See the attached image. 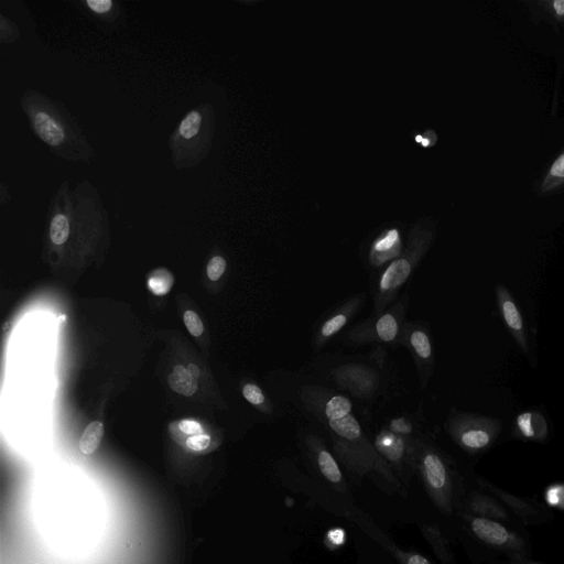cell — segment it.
Here are the masks:
<instances>
[{"label":"cell","mask_w":564,"mask_h":564,"mask_svg":"<svg viewBox=\"0 0 564 564\" xmlns=\"http://www.w3.org/2000/svg\"><path fill=\"white\" fill-rule=\"evenodd\" d=\"M387 427L395 433V434H399V435H403V436H417V435H414V424L413 422L411 421V419H408V417H395V419H392L390 420L389 424L387 425Z\"/></svg>","instance_id":"obj_29"},{"label":"cell","mask_w":564,"mask_h":564,"mask_svg":"<svg viewBox=\"0 0 564 564\" xmlns=\"http://www.w3.org/2000/svg\"><path fill=\"white\" fill-rule=\"evenodd\" d=\"M451 440L469 456L487 453L498 441L500 420L465 411H452L445 422Z\"/></svg>","instance_id":"obj_5"},{"label":"cell","mask_w":564,"mask_h":564,"mask_svg":"<svg viewBox=\"0 0 564 564\" xmlns=\"http://www.w3.org/2000/svg\"><path fill=\"white\" fill-rule=\"evenodd\" d=\"M335 386L360 400H370L382 387L381 373L375 367L347 362L333 368L328 375Z\"/></svg>","instance_id":"obj_8"},{"label":"cell","mask_w":564,"mask_h":564,"mask_svg":"<svg viewBox=\"0 0 564 564\" xmlns=\"http://www.w3.org/2000/svg\"><path fill=\"white\" fill-rule=\"evenodd\" d=\"M495 564H545L535 562L532 557H511L497 561Z\"/></svg>","instance_id":"obj_36"},{"label":"cell","mask_w":564,"mask_h":564,"mask_svg":"<svg viewBox=\"0 0 564 564\" xmlns=\"http://www.w3.org/2000/svg\"><path fill=\"white\" fill-rule=\"evenodd\" d=\"M415 471L437 511L456 518L465 489L474 476L463 475L456 463L426 437L416 436Z\"/></svg>","instance_id":"obj_2"},{"label":"cell","mask_w":564,"mask_h":564,"mask_svg":"<svg viewBox=\"0 0 564 564\" xmlns=\"http://www.w3.org/2000/svg\"><path fill=\"white\" fill-rule=\"evenodd\" d=\"M202 122V117L197 111L189 112L180 124V134L185 139H191L197 134Z\"/></svg>","instance_id":"obj_28"},{"label":"cell","mask_w":564,"mask_h":564,"mask_svg":"<svg viewBox=\"0 0 564 564\" xmlns=\"http://www.w3.org/2000/svg\"><path fill=\"white\" fill-rule=\"evenodd\" d=\"M346 541V532L343 528L329 529L325 535V543L330 549L340 547Z\"/></svg>","instance_id":"obj_32"},{"label":"cell","mask_w":564,"mask_h":564,"mask_svg":"<svg viewBox=\"0 0 564 564\" xmlns=\"http://www.w3.org/2000/svg\"><path fill=\"white\" fill-rule=\"evenodd\" d=\"M355 520L360 527L368 532L378 543L382 545L400 564H432L424 555L399 549L388 536H386L379 528L373 525L365 516L355 514Z\"/></svg>","instance_id":"obj_15"},{"label":"cell","mask_w":564,"mask_h":564,"mask_svg":"<svg viewBox=\"0 0 564 564\" xmlns=\"http://www.w3.org/2000/svg\"><path fill=\"white\" fill-rule=\"evenodd\" d=\"M523 4L534 23H546L555 30L564 29V0H525Z\"/></svg>","instance_id":"obj_16"},{"label":"cell","mask_w":564,"mask_h":564,"mask_svg":"<svg viewBox=\"0 0 564 564\" xmlns=\"http://www.w3.org/2000/svg\"><path fill=\"white\" fill-rule=\"evenodd\" d=\"M302 443L307 459L319 476L335 490L346 494L348 487L339 462L324 438L315 433H305Z\"/></svg>","instance_id":"obj_12"},{"label":"cell","mask_w":564,"mask_h":564,"mask_svg":"<svg viewBox=\"0 0 564 564\" xmlns=\"http://www.w3.org/2000/svg\"><path fill=\"white\" fill-rule=\"evenodd\" d=\"M65 318H66V315L65 314H62L59 317H58V323H64L65 322Z\"/></svg>","instance_id":"obj_38"},{"label":"cell","mask_w":564,"mask_h":564,"mask_svg":"<svg viewBox=\"0 0 564 564\" xmlns=\"http://www.w3.org/2000/svg\"><path fill=\"white\" fill-rule=\"evenodd\" d=\"M514 434L525 441L543 442L547 434L545 420L538 412H523L517 416Z\"/></svg>","instance_id":"obj_20"},{"label":"cell","mask_w":564,"mask_h":564,"mask_svg":"<svg viewBox=\"0 0 564 564\" xmlns=\"http://www.w3.org/2000/svg\"><path fill=\"white\" fill-rule=\"evenodd\" d=\"M209 443L210 437L204 434L189 436L186 440V446L192 451H203L209 446Z\"/></svg>","instance_id":"obj_33"},{"label":"cell","mask_w":564,"mask_h":564,"mask_svg":"<svg viewBox=\"0 0 564 564\" xmlns=\"http://www.w3.org/2000/svg\"><path fill=\"white\" fill-rule=\"evenodd\" d=\"M226 270V260L216 256L212 258L207 264V275L212 281H217Z\"/></svg>","instance_id":"obj_31"},{"label":"cell","mask_w":564,"mask_h":564,"mask_svg":"<svg viewBox=\"0 0 564 564\" xmlns=\"http://www.w3.org/2000/svg\"><path fill=\"white\" fill-rule=\"evenodd\" d=\"M408 306L409 295L404 292L382 313L372 314L366 321L350 327L344 334L343 340L351 346L366 344L400 345Z\"/></svg>","instance_id":"obj_6"},{"label":"cell","mask_w":564,"mask_h":564,"mask_svg":"<svg viewBox=\"0 0 564 564\" xmlns=\"http://www.w3.org/2000/svg\"><path fill=\"white\" fill-rule=\"evenodd\" d=\"M87 4L93 11L104 13L110 9L112 2L110 0H87Z\"/></svg>","instance_id":"obj_35"},{"label":"cell","mask_w":564,"mask_h":564,"mask_svg":"<svg viewBox=\"0 0 564 564\" xmlns=\"http://www.w3.org/2000/svg\"><path fill=\"white\" fill-rule=\"evenodd\" d=\"M11 324L8 322L6 323L3 326H2V330H7L8 328H10Z\"/></svg>","instance_id":"obj_39"},{"label":"cell","mask_w":564,"mask_h":564,"mask_svg":"<svg viewBox=\"0 0 564 564\" xmlns=\"http://www.w3.org/2000/svg\"><path fill=\"white\" fill-rule=\"evenodd\" d=\"M300 398L307 412L328 434L334 455L354 482L376 474L392 491L406 495L403 484L366 435L348 397L324 387L304 384L300 389Z\"/></svg>","instance_id":"obj_1"},{"label":"cell","mask_w":564,"mask_h":564,"mask_svg":"<svg viewBox=\"0 0 564 564\" xmlns=\"http://www.w3.org/2000/svg\"><path fill=\"white\" fill-rule=\"evenodd\" d=\"M415 442L416 436L399 435L387 426L379 430L372 442L403 486L408 485L415 471Z\"/></svg>","instance_id":"obj_7"},{"label":"cell","mask_w":564,"mask_h":564,"mask_svg":"<svg viewBox=\"0 0 564 564\" xmlns=\"http://www.w3.org/2000/svg\"><path fill=\"white\" fill-rule=\"evenodd\" d=\"M34 127L40 138L50 145H57L64 140L62 128L45 112H37Z\"/></svg>","instance_id":"obj_21"},{"label":"cell","mask_w":564,"mask_h":564,"mask_svg":"<svg viewBox=\"0 0 564 564\" xmlns=\"http://www.w3.org/2000/svg\"><path fill=\"white\" fill-rule=\"evenodd\" d=\"M365 300V293L356 294L332 312L317 328L313 338V347L315 349L322 348L335 335L343 330L359 312Z\"/></svg>","instance_id":"obj_13"},{"label":"cell","mask_w":564,"mask_h":564,"mask_svg":"<svg viewBox=\"0 0 564 564\" xmlns=\"http://www.w3.org/2000/svg\"><path fill=\"white\" fill-rule=\"evenodd\" d=\"M104 436V425L94 421L85 429L79 440V449L85 455H90L98 448Z\"/></svg>","instance_id":"obj_23"},{"label":"cell","mask_w":564,"mask_h":564,"mask_svg":"<svg viewBox=\"0 0 564 564\" xmlns=\"http://www.w3.org/2000/svg\"><path fill=\"white\" fill-rule=\"evenodd\" d=\"M420 530L441 564H456L451 543L437 522H423Z\"/></svg>","instance_id":"obj_18"},{"label":"cell","mask_w":564,"mask_h":564,"mask_svg":"<svg viewBox=\"0 0 564 564\" xmlns=\"http://www.w3.org/2000/svg\"><path fill=\"white\" fill-rule=\"evenodd\" d=\"M184 324L187 327L188 332L198 337L203 334L204 325L200 321L199 316L193 311H186L183 316Z\"/></svg>","instance_id":"obj_30"},{"label":"cell","mask_w":564,"mask_h":564,"mask_svg":"<svg viewBox=\"0 0 564 564\" xmlns=\"http://www.w3.org/2000/svg\"><path fill=\"white\" fill-rule=\"evenodd\" d=\"M170 387L177 393L189 397L197 390V379L192 377L184 366H175L169 377Z\"/></svg>","instance_id":"obj_22"},{"label":"cell","mask_w":564,"mask_h":564,"mask_svg":"<svg viewBox=\"0 0 564 564\" xmlns=\"http://www.w3.org/2000/svg\"><path fill=\"white\" fill-rule=\"evenodd\" d=\"M459 512L524 528L500 499L479 485L475 475L465 489Z\"/></svg>","instance_id":"obj_11"},{"label":"cell","mask_w":564,"mask_h":564,"mask_svg":"<svg viewBox=\"0 0 564 564\" xmlns=\"http://www.w3.org/2000/svg\"><path fill=\"white\" fill-rule=\"evenodd\" d=\"M174 283L173 275L165 269H156L149 275L148 288L155 295L166 294Z\"/></svg>","instance_id":"obj_25"},{"label":"cell","mask_w":564,"mask_h":564,"mask_svg":"<svg viewBox=\"0 0 564 564\" xmlns=\"http://www.w3.org/2000/svg\"><path fill=\"white\" fill-rule=\"evenodd\" d=\"M495 294L497 305L506 328L518 347L529 354L528 336L522 314L510 291L501 283L496 284Z\"/></svg>","instance_id":"obj_14"},{"label":"cell","mask_w":564,"mask_h":564,"mask_svg":"<svg viewBox=\"0 0 564 564\" xmlns=\"http://www.w3.org/2000/svg\"><path fill=\"white\" fill-rule=\"evenodd\" d=\"M460 531L473 547L477 564H495L511 557H532V543L527 528L459 512Z\"/></svg>","instance_id":"obj_3"},{"label":"cell","mask_w":564,"mask_h":564,"mask_svg":"<svg viewBox=\"0 0 564 564\" xmlns=\"http://www.w3.org/2000/svg\"><path fill=\"white\" fill-rule=\"evenodd\" d=\"M545 505L550 509L564 511V482H554L545 488Z\"/></svg>","instance_id":"obj_27"},{"label":"cell","mask_w":564,"mask_h":564,"mask_svg":"<svg viewBox=\"0 0 564 564\" xmlns=\"http://www.w3.org/2000/svg\"><path fill=\"white\" fill-rule=\"evenodd\" d=\"M401 254L400 236L397 229H390L380 236L371 246L369 262L378 268Z\"/></svg>","instance_id":"obj_19"},{"label":"cell","mask_w":564,"mask_h":564,"mask_svg":"<svg viewBox=\"0 0 564 564\" xmlns=\"http://www.w3.org/2000/svg\"><path fill=\"white\" fill-rule=\"evenodd\" d=\"M242 395L252 405L259 408L264 413L274 412L272 402L267 398L262 389L253 383L247 382L242 386Z\"/></svg>","instance_id":"obj_24"},{"label":"cell","mask_w":564,"mask_h":564,"mask_svg":"<svg viewBox=\"0 0 564 564\" xmlns=\"http://www.w3.org/2000/svg\"><path fill=\"white\" fill-rule=\"evenodd\" d=\"M430 241L429 232L413 234L408 249L383 269L375 289L373 314L382 313L393 304L401 288L425 254Z\"/></svg>","instance_id":"obj_4"},{"label":"cell","mask_w":564,"mask_h":564,"mask_svg":"<svg viewBox=\"0 0 564 564\" xmlns=\"http://www.w3.org/2000/svg\"><path fill=\"white\" fill-rule=\"evenodd\" d=\"M539 197L564 193V148L554 156L534 185Z\"/></svg>","instance_id":"obj_17"},{"label":"cell","mask_w":564,"mask_h":564,"mask_svg":"<svg viewBox=\"0 0 564 564\" xmlns=\"http://www.w3.org/2000/svg\"><path fill=\"white\" fill-rule=\"evenodd\" d=\"M69 235V223L66 216L58 214L56 215L52 223L50 229L51 240L55 245H62L66 241Z\"/></svg>","instance_id":"obj_26"},{"label":"cell","mask_w":564,"mask_h":564,"mask_svg":"<svg viewBox=\"0 0 564 564\" xmlns=\"http://www.w3.org/2000/svg\"><path fill=\"white\" fill-rule=\"evenodd\" d=\"M400 345L411 354L416 367L421 389H424L433 373L435 354L431 334L424 324L404 322Z\"/></svg>","instance_id":"obj_10"},{"label":"cell","mask_w":564,"mask_h":564,"mask_svg":"<svg viewBox=\"0 0 564 564\" xmlns=\"http://www.w3.org/2000/svg\"><path fill=\"white\" fill-rule=\"evenodd\" d=\"M187 371L189 372V375L192 377H194L195 379H197L199 377V369L196 365H189L187 368Z\"/></svg>","instance_id":"obj_37"},{"label":"cell","mask_w":564,"mask_h":564,"mask_svg":"<svg viewBox=\"0 0 564 564\" xmlns=\"http://www.w3.org/2000/svg\"><path fill=\"white\" fill-rule=\"evenodd\" d=\"M178 429L184 433L188 435H199L202 434V426L198 422L192 421V420H182L178 423Z\"/></svg>","instance_id":"obj_34"},{"label":"cell","mask_w":564,"mask_h":564,"mask_svg":"<svg viewBox=\"0 0 564 564\" xmlns=\"http://www.w3.org/2000/svg\"><path fill=\"white\" fill-rule=\"evenodd\" d=\"M476 478L479 485L502 501L524 528L546 524L554 520L555 513L553 510L539 499L518 496L500 488L485 477L476 476Z\"/></svg>","instance_id":"obj_9"}]
</instances>
